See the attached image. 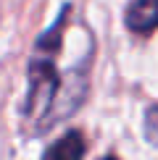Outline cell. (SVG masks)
<instances>
[{
	"instance_id": "obj_2",
	"label": "cell",
	"mask_w": 158,
	"mask_h": 160,
	"mask_svg": "<svg viewBox=\"0 0 158 160\" xmlns=\"http://www.w3.org/2000/svg\"><path fill=\"white\" fill-rule=\"evenodd\" d=\"M84 155V139L79 131H69V134L58 137L48 147L42 160H82Z\"/></svg>"
},
{
	"instance_id": "obj_3",
	"label": "cell",
	"mask_w": 158,
	"mask_h": 160,
	"mask_svg": "<svg viewBox=\"0 0 158 160\" xmlns=\"http://www.w3.org/2000/svg\"><path fill=\"white\" fill-rule=\"evenodd\" d=\"M100 160H118V158H113V155H105V158H100Z\"/></svg>"
},
{
	"instance_id": "obj_1",
	"label": "cell",
	"mask_w": 158,
	"mask_h": 160,
	"mask_svg": "<svg viewBox=\"0 0 158 160\" xmlns=\"http://www.w3.org/2000/svg\"><path fill=\"white\" fill-rule=\"evenodd\" d=\"M124 21L134 34H150L158 29V0H132L124 11Z\"/></svg>"
}]
</instances>
